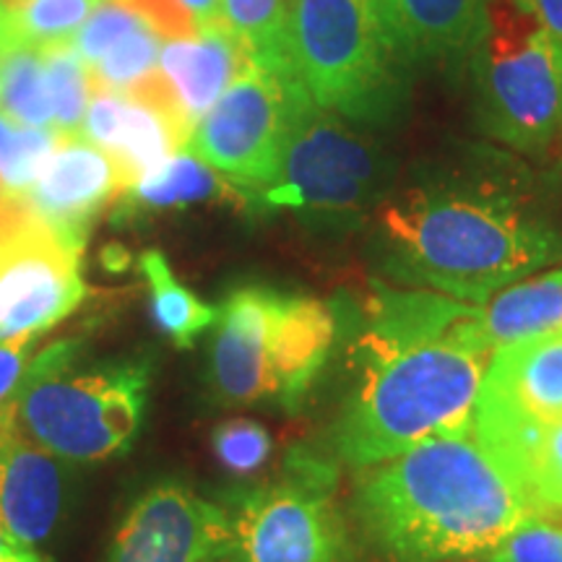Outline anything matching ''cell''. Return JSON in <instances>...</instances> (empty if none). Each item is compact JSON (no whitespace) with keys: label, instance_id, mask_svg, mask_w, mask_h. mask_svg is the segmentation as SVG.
<instances>
[{"label":"cell","instance_id":"1","mask_svg":"<svg viewBox=\"0 0 562 562\" xmlns=\"http://www.w3.org/2000/svg\"><path fill=\"white\" fill-rule=\"evenodd\" d=\"M492 351L474 305L438 292H381L357 344L360 381L336 422V453L375 467L442 432L474 425Z\"/></svg>","mask_w":562,"mask_h":562},{"label":"cell","instance_id":"2","mask_svg":"<svg viewBox=\"0 0 562 562\" xmlns=\"http://www.w3.org/2000/svg\"><path fill=\"white\" fill-rule=\"evenodd\" d=\"M537 513L474 425L362 469L355 490L362 537L385 562L482 558Z\"/></svg>","mask_w":562,"mask_h":562},{"label":"cell","instance_id":"3","mask_svg":"<svg viewBox=\"0 0 562 562\" xmlns=\"http://www.w3.org/2000/svg\"><path fill=\"white\" fill-rule=\"evenodd\" d=\"M383 229L402 277L469 305L562 261L560 232L501 193H409L383 211Z\"/></svg>","mask_w":562,"mask_h":562},{"label":"cell","instance_id":"4","mask_svg":"<svg viewBox=\"0 0 562 562\" xmlns=\"http://www.w3.org/2000/svg\"><path fill=\"white\" fill-rule=\"evenodd\" d=\"M79 355V339L55 341L34 355L5 417L13 432L60 461L97 463L136 438L151 370L144 360L74 370Z\"/></svg>","mask_w":562,"mask_h":562},{"label":"cell","instance_id":"5","mask_svg":"<svg viewBox=\"0 0 562 562\" xmlns=\"http://www.w3.org/2000/svg\"><path fill=\"white\" fill-rule=\"evenodd\" d=\"M326 302L266 286L232 292L216 315L211 385L227 404L297 406L331 355Z\"/></svg>","mask_w":562,"mask_h":562},{"label":"cell","instance_id":"6","mask_svg":"<svg viewBox=\"0 0 562 562\" xmlns=\"http://www.w3.org/2000/svg\"><path fill=\"white\" fill-rule=\"evenodd\" d=\"M286 53L311 100L344 117L383 115L409 58L385 0H290Z\"/></svg>","mask_w":562,"mask_h":562},{"label":"cell","instance_id":"7","mask_svg":"<svg viewBox=\"0 0 562 562\" xmlns=\"http://www.w3.org/2000/svg\"><path fill=\"white\" fill-rule=\"evenodd\" d=\"M482 125L503 144L542 151L562 138V47L513 0H492L476 42Z\"/></svg>","mask_w":562,"mask_h":562},{"label":"cell","instance_id":"8","mask_svg":"<svg viewBox=\"0 0 562 562\" xmlns=\"http://www.w3.org/2000/svg\"><path fill=\"white\" fill-rule=\"evenodd\" d=\"M224 513L214 562H357L334 469L318 459H294L281 480L245 492Z\"/></svg>","mask_w":562,"mask_h":562},{"label":"cell","instance_id":"9","mask_svg":"<svg viewBox=\"0 0 562 562\" xmlns=\"http://www.w3.org/2000/svg\"><path fill=\"white\" fill-rule=\"evenodd\" d=\"M313 104L292 68L269 66L248 55L195 125L188 151L235 186L266 191L277 180L300 117Z\"/></svg>","mask_w":562,"mask_h":562},{"label":"cell","instance_id":"10","mask_svg":"<svg viewBox=\"0 0 562 562\" xmlns=\"http://www.w3.org/2000/svg\"><path fill=\"white\" fill-rule=\"evenodd\" d=\"M378 159L360 136L313 104L300 117L277 180L261 191L266 206L341 214L357 211L375 186Z\"/></svg>","mask_w":562,"mask_h":562},{"label":"cell","instance_id":"11","mask_svg":"<svg viewBox=\"0 0 562 562\" xmlns=\"http://www.w3.org/2000/svg\"><path fill=\"white\" fill-rule=\"evenodd\" d=\"M81 243L47 227L0 256V341L45 334L81 305Z\"/></svg>","mask_w":562,"mask_h":562},{"label":"cell","instance_id":"12","mask_svg":"<svg viewBox=\"0 0 562 562\" xmlns=\"http://www.w3.org/2000/svg\"><path fill=\"white\" fill-rule=\"evenodd\" d=\"M227 513L180 482L138 497L112 537L104 562H214Z\"/></svg>","mask_w":562,"mask_h":562},{"label":"cell","instance_id":"13","mask_svg":"<svg viewBox=\"0 0 562 562\" xmlns=\"http://www.w3.org/2000/svg\"><path fill=\"white\" fill-rule=\"evenodd\" d=\"M562 419V331L529 336L492 355L476 402V425Z\"/></svg>","mask_w":562,"mask_h":562},{"label":"cell","instance_id":"14","mask_svg":"<svg viewBox=\"0 0 562 562\" xmlns=\"http://www.w3.org/2000/svg\"><path fill=\"white\" fill-rule=\"evenodd\" d=\"M26 195L55 232L83 245L94 216L121 195V180L100 146L81 133H63Z\"/></svg>","mask_w":562,"mask_h":562},{"label":"cell","instance_id":"15","mask_svg":"<svg viewBox=\"0 0 562 562\" xmlns=\"http://www.w3.org/2000/svg\"><path fill=\"white\" fill-rule=\"evenodd\" d=\"M68 474L58 456L9 432L0 442V529L40 550L53 537L66 505Z\"/></svg>","mask_w":562,"mask_h":562},{"label":"cell","instance_id":"16","mask_svg":"<svg viewBox=\"0 0 562 562\" xmlns=\"http://www.w3.org/2000/svg\"><path fill=\"white\" fill-rule=\"evenodd\" d=\"M474 435L539 510L562 513V419L533 425L474 422Z\"/></svg>","mask_w":562,"mask_h":562},{"label":"cell","instance_id":"17","mask_svg":"<svg viewBox=\"0 0 562 562\" xmlns=\"http://www.w3.org/2000/svg\"><path fill=\"white\" fill-rule=\"evenodd\" d=\"M248 55L250 53L229 32V26L206 30L193 40H170L161 45L159 68L178 89L193 128L224 94Z\"/></svg>","mask_w":562,"mask_h":562},{"label":"cell","instance_id":"18","mask_svg":"<svg viewBox=\"0 0 562 562\" xmlns=\"http://www.w3.org/2000/svg\"><path fill=\"white\" fill-rule=\"evenodd\" d=\"M474 331L492 351L529 336L562 331V266L516 281L474 305Z\"/></svg>","mask_w":562,"mask_h":562},{"label":"cell","instance_id":"19","mask_svg":"<svg viewBox=\"0 0 562 562\" xmlns=\"http://www.w3.org/2000/svg\"><path fill=\"white\" fill-rule=\"evenodd\" d=\"M409 58H438L480 42L492 0H385Z\"/></svg>","mask_w":562,"mask_h":562},{"label":"cell","instance_id":"20","mask_svg":"<svg viewBox=\"0 0 562 562\" xmlns=\"http://www.w3.org/2000/svg\"><path fill=\"white\" fill-rule=\"evenodd\" d=\"M140 271L149 281L151 315L178 347H193V341L216 323L220 311L195 297L186 284L175 279L170 261L159 250H146L140 256Z\"/></svg>","mask_w":562,"mask_h":562},{"label":"cell","instance_id":"21","mask_svg":"<svg viewBox=\"0 0 562 562\" xmlns=\"http://www.w3.org/2000/svg\"><path fill=\"white\" fill-rule=\"evenodd\" d=\"M0 115L30 128H55L45 58L40 47L19 42L0 53Z\"/></svg>","mask_w":562,"mask_h":562},{"label":"cell","instance_id":"22","mask_svg":"<svg viewBox=\"0 0 562 562\" xmlns=\"http://www.w3.org/2000/svg\"><path fill=\"white\" fill-rule=\"evenodd\" d=\"M220 193H229L227 182L216 178L206 161H201L193 151H178L175 157L154 172L151 178L140 180L131 193H125V203L133 209H170L182 203L206 201Z\"/></svg>","mask_w":562,"mask_h":562},{"label":"cell","instance_id":"23","mask_svg":"<svg viewBox=\"0 0 562 562\" xmlns=\"http://www.w3.org/2000/svg\"><path fill=\"white\" fill-rule=\"evenodd\" d=\"M229 32L252 58L269 66L292 68L286 53V11L290 0H222Z\"/></svg>","mask_w":562,"mask_h":562},{"label":"cell","instance_id":"24","mask_svg":"<svg viewBox=\"0 0 562 562\" xmlns=\"http://www.w3.org/2000/svg\"><path fill=\"white\" fill-rule=\"evenodd\" d=\"M47 74V89H50L55 131L58 133H81L83 117H87L91 83L89 66L76 50L74 42H63L42 50Z\"/></svg>","mask_w":562,"mask_h":562},{"label":"cell","instance_id":"25","mask_svg":"<svg viewBox=\"0 0 562 562\" xmlns=\"http://www.w3.org/2000/svg\"><path fill=\"white\" fill-rule=\"evenodd\" d=\"M60 136L55 128H30L0 115V175L9 193H30Z\"/></svg>","mask_w":562,"mask_h":562},{"label":"cell","instance_id":"26","mask_svg":"<svg viewBox=\"0 0 562 562\" xmlns=\"http://www.w3.org/2000/svg\"><path fill=\"white\" fill-rule=\"evenodd\" d=\"M100 3L102 0H21L11 16L19 40L45 50L63 42H74L76 32Z\"/></svg>","mask_w":562,"mask_h":562},{"label":"cell","instance_id":"27","mask_svg":"<svg viewBox=\"0 0 562 562\" xmlns=\"http://www.w3.org/2000/svg\"><path fill=\"white\" fill-rule=\"evenodd\" d=\"M159 37L149 26H138L136 32H131L128 37L117 42L104 58L97 63L94 68H89V81L94 87L110 89V91H123L144 79L149 70H154V63L159 58Z\"/></svg>","mask_w":562,"mask_h":562},{"label":"cell","instance_id":"28","mask_svg":"<svg viewBox=\"0 0 562 562\" xmlns=\"http://www.w3.org/2000/svg\"><path fill=\"white\" fill-rule=\"evenodd\" d=\"M484 562H562V521L552 513H537L516 526L492 550L482 554Z\"/></svg>","mask_w":562,"mask_h":562},{"label":"cell","instance_id":"29","mask_svg":"<svg viewBox=\"0 0 562 562\" xmlns=\"http://www.w3.org/2000/svg\"><path fill=\"white\" fill-rule=\"evenodd\" d=\"M211 446L232 474H252L269 461L271 435L252 419H229L211 435Z\"/></svg>","mask_w":562,"mask_h":562},{"label":"cell","instance_id":"30","mask_svg":"<svg viewBox=\"0 0 562 562\" xmlns=\"http://www.w3.org/2000/svg\"><path fill=\"white\" fill-rule=\"evenodd\" d=\"M138 26H144L136 13L125 9L117 0H102L91 16L83 21L81 30L76 32L74 45L89 68H94L104 55H108L117 42L128 37L131 32H136Z\"/></svg>","mask_w":562,"mask_h":562},{"label":"cell","instance_id":"31","mask_svg":"<svg viewBox=\"0 0 562 562\" xmlns=\"http://www.w3.org/2000/svg\"><path fill=\"white\" fill-rule=\"evenodd\" d=\"M125 97H128L131 102L140 104V108H149L151 112H157L161 121L170 125L175 136H178L182 149H188L195 128L191 117H188L186 108H182L178 89H175V83L170 79H167L165 70H149L144 79H138L133 87L125 89Z\"/></svg>","mask_w":562,"mask_h":562},{"label":"cell","instance_id":"32","mask_svg":"<svg viewBox=\"0 0 562 562\" xmlns=\"http://www.w3.org/2000/svg\"><path fill=\"white\" fill-rule=\"evenodd\" d=\"M157 37L193 40L201 30L182 0H121Z\"/></svg>","mask_w":562,"mask_h":562},{"label":"cell","instance_id":"33","mask_svg":"<svg viewBox=\"0 0 562 562\" xmlns=\"http://www.w3.org/2000/svg\"><path fill=\"white\" fill-rule=\"evenodd\" d=\"M50 224L40 216L26 193H3L0 195V256L16 248L19 243L40 235Z\"/></svg>","mask_w":562,"mask_h":562},{"label":"cell","instance_id":"34","mask_svg":"<svg viewBox=\"0 0 562 562\" xmlns=\"http://www.w3.org/2000/svg\"><path fill=\"white\" fill-rule=\"evenodd\" d=\"M40 334L16 336V339L0 341V409H5L16 396L21 381L34 357V341Z\"/></svg>","mask_w":562,"mask_h":562},{"label":"cell","instance_id":"35","mask_svg":"<svg viewBox=\"0 0 562 562\" xmlns=\"http://www.w3.org/2000/svg\"><path fill=\"white\" fill-rule=\"evenodd\" d=\"M562 47V0H513Z\"/></svg>","mask_w":562,"mask_h":562},{"label":"cell","instance_id":"36","mask_svg":"<svg viewBox=\"0 0 562 562\" xmlns=\"http://www.w3.org/2000/svg\"><path fill=\"white\" fill-rule=\"evenodd\" d=\"M182 3H186V9L191 11V16L195 19V24H199L201 32L227 26V21H224L222 0H182Z\"/></svg>","mask_w":562,"mask_h":562},{"label":"cell","instance_id":"37","mask_svg":"<svg viewBox=\"0 0 562 562\" xmlns=\"http://www.w3.org/2000/svg\"><path fill=\"white\" fill-rule=\"evenodd\" d=\"M0 562H50L40 550L19 544L16 539H11L9 533L0 529Z\"/></svg>","mask_w":562,"mask_h":562},{"label":"cell","instance_id":"38","mask_svg":"<svg viewBox=\"0 0 562 562\" xmlns=\"http://www.w3.org/2000/svg\"><path fill=\"white\" fill-rule=\"evenodd\" d=\"M19 32H16V24H13V16L11 11L5 9L3 3H0V53H5L9 47L19 45Z\"/></svg>","mask_w":562,"mask_h":562},{"label":"cell","instance_id":"39","mask_svg":"<svg viewBox=\"0 0 562 562\" xmlns=\"http://www.w3.org/2000/svg\"><path fill=\"white\" fill-rule=\"evenodd\" d=\"M11 432V425H9V417H5V409H0V442H3L5 435Z\"/></svg>","mask_w":562,"mask_h":562},{"label":"cell","instance_id":"40","mask_svg":"<svg viewBox=\"0 0 562 562\" xmlns=\"http://www.w3.org/2000/svg\"><path fill=\"white\" fill-rule=\"evenodd\" d=\"M3 193H9V188H5V180H3V175H0V195Z\"/></svg>","mask_w":562,"mask_h":562},{"label":"cell","instance_id":"41","mask_svg":"<svg viewBox=\"0 0 562 562\" xmlns=\"http://www.w3.org/2000/svg\"><path fill=\"white\" fill-rule=\"evenodd\" d=\"M456 562H459V560H456ZM467 562H484L482 558H472V560H467Z\"/></svg>","mask_w":562,"mask_h":562}]
</instances>
